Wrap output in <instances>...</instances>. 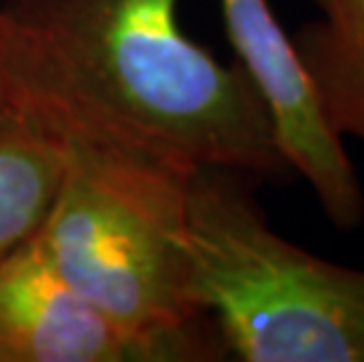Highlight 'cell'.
Returning <instances> with one entry per match:
<instances>
[{
    "label": "cell",
    "instance_id": "obj_7",
    "mask_svg": "<svg viewBox=\"0 0 364 362\" xmlns=\"http://www.w3.org/2000/svg\"><path fill=\"white\" fill-rule=\"evenodd\" d=\"M64 179V156L19 115L0 120V261L43 228Z\"/></svg>",
    "mask_w": 364,
    "mask_h": 362
},
{
    "label": "cell",
    "instance_id": "obj_4",
    "mask_svg": "<svg viewBox=\"0 0 364 362\" xmlns=\"http://www.w3.org/2000/svg\"><path fill=\"white\" fill-rule=\"evenodd\" d=\"M3 362L209 360L198 346L146 334L108 315L61 275L38 233L0 261Z\"/></svg>",
    "mask_w": 364,
    "mask_h": 362
},
{
    "label": "cell",
    "instance_id": "obj_3",
    "mask_svg": "<svg viewBox=\"0 0 364 362\" xmlns=\"http://www.w3.org/2000/svg\"><path fill=\"white\" fill-rule=\"evenodd\" d=\"M186 181L64 163L38 238L54 268L122 325L219 360V329L186 292Z\"/></svg>",
    "mask_w": 364,
    "mask_h": 362
},
{
    "label": "cell",
    "instance_id": "obj_2",
    "mask_svg": "<svg viewBox=\"0 0 364 362\" xmlns=\"http://www.w3.org/2000/svg\"><path fill=\"white\" fill-rule=\"evenodd\" d=\"M257 176L198 167L186 181V292L245 362H364V271L277 235Z\"/></svg>",
    "mask_w": 364,
    "mask_h": 362
},
{
    "label": "cell",
    "instance_id": "obj_9",
    "mask_svg": "<svg viewBox=\"0 0 364 362\" xmlns=\"http://www.w3.org/2000/svg\"><path fill=\"white\" fill-rule=\"evenodd\" d=\"M0 362H3V360H0Z\"/></svg>",
    "mask_w": 364,
    "mask_h": 362
},
{
    "label": "cell",
    "instance_id": "obj_5",
    "mask_svg": "<svg viewBox=\"0 0 364 362\" xmlns=\"http://www.w3.org/2000/svg\"><path fill=\"white\" fill-rule=\"evenodd\" d=\"M228 38L273 118L277 146L294 174L311 183L324 217L350 230L364 221V188L343 139L317 109L313 87L268 0H221Z\"/></svg>",
    "mask_w": 364,
    "mask_h": 362
},
{
    "label": "cell",
    "instance_id": "obj_6",
    "mask_svg": "<svg viewBox=\"0 0 364 362\" xmlns=\"http://www.w3.org/2000/svg\"><path fill=\"white\" fill-rule=\"evenodd\" d=\"M320 19L291 36L322 120L364 144V0H313Z\"/></svg>",
    "mask_w": 364,
    "mask_h": 362
},
{
    "label": "cell",
    "instance_id": "obj_1",
    "mask_svg": "<svg viewBox=\"0 0 364 362\" xmlns=\"http://www.w3.org/2000/svg\"><path fill=\"white\" fill-rule=\"evenodd\" d=\"M179 0H3L0 64L14 115L68 165L188 179L294 169L242 64L183 33Z\"/></svg>",
    "mask_w": 364,
    "mask_h": 362
},
{
    "label": "cell",
    "instance_id": "obj_8",
    "mask_svg": "<svg viewBox=\"0 0 364 362\" xmlns=\"http://www.w3.org/2000/svg\"><path fill=\"white\" fill-rule=\"evenodd\" d=\"M0 14H3V0H0ZM12 104L10 97H7V87H5V78H3V64H0V120L12 118Z\"/></svg>",
    "mask_w": 364,
    "mask_h": 362
}]
</instances>
